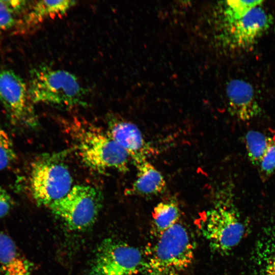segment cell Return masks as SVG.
Segmentation results:
<instances>
[{"instance_id": "obj_1", "label": "cell", "mask_w": 275, "mask_h": 275, "mask_svg": "<svg viewBox=\"0 0 275 275\" xmlns=\"http://www.w3.org/2000/svg\"><path fill=\"white\" fill-rule=\"evenodd\" d=\"M64 125L81 160L89 168L99 172L115 170L128 171L131 160L127 152L99 127L74 118Z\"/></svg>"}, {"instance_id": "obj_2", "label": "cell", "mask_w": 275, "mask_h": 275, "mask_svg": "<svg viewBox=\"0 0 275 275\" xmlns=\"http://www.w3.org/2000/svg\"><path fill=\"white\" fill-rule=\"evenodd\" d=\"M230 187H224L217 191L212 206L199 224L210 249L222 255L230 253L245 233L246 228L234 204Z\"/></svg>"}, {"instance_id": "obj_3", "label": "cell", "mask_w": 275, "mask_h": 275, "mask_svg": "<svg viewBox=\"0 0 275 275\" xmlns=\"http://www.w3.org/2000/svg\"><path fill=\"white\" fill-rule=\"evenodd\" d=\"M195 245L185 225L177 223L156 238L146 254L144 275H181L193 262Z\"/></svg>"}, {"instance_id": "obj_4", "label": "cell", "mask_w": 275, "mask_h": 275, "mask_svg": "<svg viewBox=\"0 0 275 275\" xmlns=\"http://www.w3.org/2000/svg\"><path fill=\"white\" fill-rule=\"evenodd\" d=\"M33 103L62 107L86 104V90L72 73L41 65L32 70L28 86Z\"/></svg>"}, {"instance_id": "obj_5", "label": "cell", "mask_w": 275, "mask_h": 275, "mask_svg": "<svg viewBox=\"0 0 275 275\" xmlns=\"http://www.w3.org/2000/svg\"><path fill=\"white\" fill-rule=\"evenodd\" d=\"M63 159V154H46L32 162L29 187L38 205L48 207L64 197L73 186L72 175Z\"/></svg>"}, {"instance_id": "obj_6", "label": "cell", "mask_w": 275, "mask_h": 275, "mask_svg": "<svg viewBox=\"0 0 275 275\" xmlns=\"http://www.w3.org/2000/svg\"><path fill=\"white\" fill-rule=\"evenodd\" d=\"M102 203L101 192L90 185H76L48 208L71 230L81 231L93 225Z\"/></svg>"}, {"instance_id": "obj_7", "label": "cell", "mask_w": 275, "mask_h": 275, "mask_svg": "<svg viewBox=\"0 0 275 275\" xmlns=\"http://www.w3.org/2000/svg\"><path fill=\"white\" fill-rule=\"evenodd\" d=\"M0 103L11 124L19 128H34L38 120L28 87L9 69H0Z\"/></svg>"}, {"instance_id": "obj_8", "label": "cell", "mask_w": 275, "mask_h": 275, "mask_svg": "<svg viewBox=\"0 0 275 275\" xmlns=\"http://www.w3.org/2000/svg\"><path fill=\"white\" fill-rule=\"evenodd\" d=\"M144 254L137 248L107 239L96 250L90 275H136L141 272Z\"/></svg>"}, {"instance_id": "obj_9", "label": "cell", "mask_w": 275, "mask_h": 275, "mask_svg": "<svg viewBox=\"0 0 275 275\" xmlns=\"http://www.w3.org/2000/svg\"><path fill=\"white\" fill-rule=\"evenodd\" d=\"M271 21V17L263 9L256 7L241 19L224 24V38L232 46H249L269 29Z\"/></svg>"}, {"instance_id": "obj_10", "label": "cell", "mask_w": 275, "mask_h": 275, "mask_svg": "<svg viewBox=\"0 0 275 275\" xmlns=\"http://www.w3.org/2000/svg\"><path fill=\"white\" fill-rule=\"evenodd\" d=\"M107 126L108 134L127 152L134 166L148 159L154 152L134 124L112 116L108 118Z\"/></svg>"}, {"instance_id": "obj_11", "label": "cell", "mask_w": 275, "mask_h": 275, "mask_svg": "<svg viewBox=\"0 0 275 275\" xmlns=\"http://www.w3.org/2000/svg\"><path fill=\"white\" fill-rule=\"evenodd\" d=\"M226 93L231 112L238 119L248 121L261 113L254 89L249 82L233 79L228 84Z\"/></svg>"}, {"instance_id": "obj_12", "label": "cell", "mask_w": 275, "mask_h": 275, "mask_svg": "<svg viewBox=\"0 0 275 275\" xmlns=\"http://www.w3.org/2000/svg\"><path fill=\"white\" fill-rule=\"evenodd\" d=\"M76 3L75 1L68 0L34 2L17 20L15 28L18 33H26L47 19L65 15Z\"/></svg>"}, {"instance_id": "obj_13", "label": "cell", "mask_w": 275, "mask_h": 275, "mask_svg": "<svg viewBox=\"0 0 275 275\" xmlns=\"http://www.w3.org/2000/svg\"><path fill=\"white\" fill-rule=\"evenodd\" d=\"M136 178L128 193L146 197L161 194L167 187L162 174L148 159L135 166Z\"/></svg>"}, {"instance_id": "obj_14", "label": "cell", "mask_w": 275, "mask_h": 275, "mask_svg": "<svg viewBox=\"0 0 275 275\" xmlns=\"http://www.w3.org/2000/svg\"><path fill=\"white\" fill-rule=\"evenodd\" d=\"M0 265L3 275H30L33 265L7 234L0 232Z\"/></svg>"}, {"instance_id": "obj_15", "label": "cell", "mask_w": 275, "mask_h": 275, "mask_svg": "<svg viewBox=\"0 0 275 275\" xmlns=\"http://www.w3.org/2000/svg\"><path fill=\"white\" fill-rule=\"evenodd\" d=\"M256 275H275V230L258 240L253 255Z\"/></svg>"}, {"instance_id": "obj_16", "label": "cell", "mask_w": 275, "mask_h": 275, "mask_svg": "<svg viewBox=\"0 0 275 275\" xmlns=\"http://www.w3.org/2000/svg\"><path fill=\"white\" fill-rule=\"evenodd\" d=\"M180 210L173 198L157 203L152 213V233L156 238L179 222Z\"/></svg>"}, {"instance_id": "obj_17", "label": "cell", "mask_w": 275, "mask_h": 275, "mask_svg": "<svg viewBox=\"0 0 275 275\" xmlns=\"http://www.w3.org/2000/svg\"><path fill=\"white\" fill-rule=\"evenodd\" d=\"M248 157L251 162L258 166L269 145L275 140L271 136L257 130H250L245 135Z\"/></svg>"}, {"instance_id": "obj_18", "label": "cell", "mask_w": 275, "mask_h": 275, "mask_svg": "<svg viewBox=\"0 0 275 275\" xmlns=\"http://www.w3.org/2000/svg\"><path fill=\"white\" fill-rule=\"evenodd\" d=\"M262 1H228L222 7L224 24L232 23L245 15L254 8L259 6Z\"/></svg>"}, {"instance_id": "obj_19", "label": "cell", "mask_w": 275, "mask_h": 275, "mask_svg": "<svg viewBox=\"0 0 275 275\" xmlns=\"http://www.w3.org/2000/svg\"><path fill=\"white\" fill-rule=\"evenodd\" d=\"M16 159L13 142L0 122V171L10 167Z\"/></svg>"}, {"instance_id": "obj_20", "label": "cell", "mask_w": 275, "mask_h": 275, "mask_svg": "<svg viewBox=\"0 0 275 275\" xmlns=\"http://www.w3.org/2000/svg\"><path fill=\"white\" fill-rule=\"evenodd\" d=\"M258 166L263 178L268 177L275 172V140L269 145Z\"/></svg>"}, {"instance_id": "obj_21", "label": "cell", "mask_w": 275, "mask_h": 275, "mask_svg": "<svg viewBox=\"0 0 275 275\" xmlns=\"http://www.w3.org/2000/svg\"><path fill=\"white\" fill-rule=\"evenodd\" d=\"M17 19L5 1H0V31H7L16 26Z\"/></svg>"}, {"instance_id": "obj_22", "label": "cell", "mask_w": 275, "mask_h": 275, "mask_svg": "<svg viewBox=\"0 0 275 275\" xmlns=\"http://www.w3.org/2000/svg\"><path fill=\"white\" fill-rule=\"evenodd\" d=\"M13 201L9 194L0 187V218L6 215L13 206Z\"/></svg>"}]
</instances>
